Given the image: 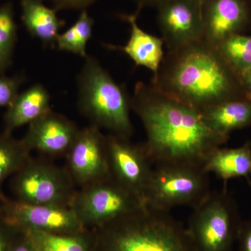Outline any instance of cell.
<instances>
[{
	"label": "cell",
	"mask_w": 251,
	"mask_h": 251,
	"mask_svg": "<svg viewBox=\"0 0 251 251\" xmlns=\"http://www.w3.org/2000/svg\"><path fill=\"white\" fill-rule=\"evenodd\" d=\"M17 227L6 221L0 214V251H8Z\"/></svg>",
	"instance_id": "28"
},
{
	"label": "cell",
	"mask_w": 251,
	"mask_h": 251,
	"mask_svg": "<svg viewBox=\"0 0 251 251\" xmlns=\"http://www.w3.org/2000/svg\"><path fill=\"white\" fill-rule=\"evenodd\" d=\"M251 8V0H250Z\"/></svg>",
	"instance_id": "33"
},
{
	"label": "cell",
	"mask_w": 251,
	"mask_h": 251,
	"mask_svg": "<svg viewBox=\"0 0 251 251\" xmlns=\"http://www.w3.org/2000/svg\"><path fill=\"white\" fill-rule=\"evenodd\" d=\"M237 242L239 251H251V221H242Z\"/></svg>",
	"instance_id": "29"
},
{
	"label": "cell",
	"mask_w": 251,
	"mask_h": 251,
	"mask_svg": "<svg viewBox=\"0 0 251 251\" xmlns=\"http://www.w3.org/2000/svg\"><path fill=\"white\" fill-rule=\"evenodd\" d=\"M25 80V77L23 74L12 76L0 75V108H7L12 103Z\"/></svg>",
	"instance_id": "25"
},
{
	"label": "cell",
	"mask_w": 251,
	"mask_h": 251,
	"mask_svg": "<svg viewBox=\"0 0 251 251\" xmlns=\"http://www.w3.org/2000/svg\"><path fill=\"white\" fill-rule=\"evenodd\" d=\"M106 138L110 176L144 202L153 163L143 145H136L128 138L110 133Z\"/></svg>",
	"instance_id": "11"
},
{
	"label": "cell",
	"mask_w": 251,
	"mask_h": 251,
	"mask_svg": "<svg viewBox=\"0 0 251 251\" xmlns=\"http://www.w3.org/2000/svg\"><path fill=\"white\" fill-rule=\"evenodd\" d=\"M130 106L146 132L143 146L153 165L203 168L211 153L229 140L211 130L199 110L151 83L137 82Z\"/></svg>",
	"instance_id": "1"
},
{
	"label": "cell",
	"mask_w": 251,
	"mask_h": 251,
	"mask_svg": "<svg viewBox=\"0 0 251 251\" xmlns=\"http://www.w3.org/2000/svg\"><path fill=\"white\" fill-rule=\"evenodd\" d=\"M195 1L198 3V4L201 5V6H202L203 2H204V0H194Z\"/></svg>",
	"instance_id": "32"
},
{
	"label": "cell",
	"mask_w": 251,
	"mask_h": 251,
	"mask_svg": "<svg viewBox=\"0 0 251 251\" xmlns=\"http://www.w3.org/2000/svg\"><path fill=\"white\" fill-rule=\"evenodd\" d=\"M0 214L10 224L24 230L61 234L87 230L71 207L27 204L4 193L0 196Z\"/></svg>",
	"instance_id": "9"
},
{
	"label": "cell",
	"mask_w": 251,
	"mask_h": 251,
	"mask_svg": "<svg viewBox=\"0 0 251 251\" xmlns=\"http://www.w3.org/2000/svg\"><path fill=\"white\" fill-rule=\"evenodd\" d=\"M13 198L27 204L71 207L77 186L66 167L30 157L9 180Z\"/></svg>",
	"instance_id": "6"
},
{
	"label": "cell",
	"mask_w": 251,
	"mask_h": 251,
	"mask_svg": "<svg viewBox=\"0 0 251 251\" xmlns=\"http://www.w3.org/2000/svg\"><path fill=\"white\" fill-rule=\"evenodd\" d=\"M157 9V22L168 50L204 39L202 6L194 0H166Z\"/></svg>",
	"instance_id": "12"
},
{
	"label": "cell",
	"mask_w": 251,
	"mask_h": 251,
	"mask_svg": "<svg viewBox=\"0 0 251 251\" xmlns=\"http://www.w3.org/2000/svg\"><path fill=\"white\" fill-rule=\"evenodd\" d=\"M203 169L208 174L214 173L227 182L234 178L251 176V143L248 141L236 148H219L204 162Z\"/></svg>",
	"instance_id": "19"
},
{
	"label": "cell",
	"mask_w": 251,
	"mask_h": 251,
	"mask_svg": "<svg viewBox=\"0 0 251 251\" xmlns=\"http://www.w3.org/2000/svg\"><path fill=\"white\" fill-rule=\"evenodd\" d=\"M93 229L92 251H196L170 211L146 205Z\"/></svg>",
	"instance_id": "3"
},
{
	"label": "cell",
	"mask_w": 251,
	"mask_h": 251,
	"mask_svg": "<svg viewBox=\"0 0 251 251\" xmlns=\"http://www.w3.org/2000/svg\"><path fill=\"white\" fill-rule=\"evenodd\" d=\"M139 14V12L135 11L132 14L120 15L122 21L129 24V39L123 46L106 44L105 47L112 50L121 51L135 63V66L147 68L153 73V76H155L164 58V41L162 37L143 30L138 25Z\"/></svg>",
	"instance_id": "15"
},
{
	"label": "cell",
	"mask_w": 251,
	"mask_h": 251,
	"mask_svg": "<svg viewBox=\"0 0 251 251\" xmlns=\"http://www.w3.org/2000/svg\"><path fill=\"white\" fill-rule=\"evenodd\" d=\"M202 15L204 39L216 46L251 27L250 0H204Z\"/></svg>",
	"instance_id": "14"
},
{
	"label": "cell",
	"mask_w": 251,
	"mask_h": 251,
	"mask_svg": "<svg viewBox=\"0 0 251 251\" xmlns=\"http://www.w3.org/2000/svg\"><path fill=\"white\" fill-rule=\"evenodd\" d=\"M50 94L40 83L31 85L27 90L19 92L6 108L4 117V131L12 133L25 125L51 110Z\"/></svg>",
	"instance_id": "16"
},
{
	"label": "cell",
	"mask_w": 251,
	"mask_h": 251,
	"mask_svg": "<svg viewBox=\"0 0 251 251\" xmlns=\"http://www.w3.org/2000/svg\"><path fill=\"white\" fill-rule=\"evenodd\" d=\"M80 130L76 124L51 109L28 125L22 140L31 151L49 157L65 156Z\"/></svg>",
	"instance_id": "13"
},
{
	"label": "cell",
	"mask_w": 251,
	"mask_h": 251,
	"mask_svg": "<svg viewBox=\"0 0 251 251\" xmlns=\"http://www.w3.org/2000/svg\"><path fill=\"white\" fill-rule=\"evenodd\" d=\"M17 34L14 6L7 1L0 6V75L12 65Z\"/></svg>",
	"instance_id": "23"
},
{
	"label": "cell",
	"mask_w": 251,
	"mask_h": 251,
	"mask_svg": "<svg viewBox=\"0 0 251 251\" xmlns=\"http://www.w3.org/2000/svg\"><path fill=\"white\" fill-rule=\"evenodd\" d=\"M216 47L238 72L251 67V35L244 33L234 34L221 41Z\"/></svg>",
	"instance_id": "24"
},
{
	"label": "cell",
	"mask_w": 251,
	"mask_h": 251,
	"mask_svg": "<svg viewBox=\"0 0 251 251\" xmlns=\"http://www.w3.org/2000/svg\"><path fill=\"white\" fill-rule=\"evenodd\" d=\"M166 0H133L137 5V12L140 13L141 10L145 7L157 8Z\"/></svg>",
	"instance_id": "30"
},
{
	"label": "cell",
	"mask_w": 251,
	"mask_h": 251,
	"mask_svg": "<svg viewBox=\"0 0 251 251\" xmlns=\"http://www.w3.org/2000/svg\"><path fill=\"white\" fill-rule=\"evenodd\" d=\"M77 76V106L90 125L130 139L134 132L130 120L129 95L93 56L87 55Z\"/></svg>",
	"instance_id": "4"
},
{
	"label": "cell",
	"mask_w": 251,
	"mask_h": 251,
	"mask_svg": "<svg viewBox=\"0 0 251 251\" xmlns=\"http://www.w3.org/2000/svg\"><path fill=\"white\" fill-rule=\"evenodd\" d=\"M244 90L251 98V67L240 73Z\"/></svg>",
	"instance_id": "31"
},
{
	"label": "cell",
	"mask_w": 251,
	"mask_h": 251,
	"mask_svg": "<svg viewBox=\"0 0 251 251\" xmlns=\"http://www.w3.org/2000/svg\"><path fill=\"white\" fill-rule=\"evenodd\" d=\"M53 5L54 9L59 10H87L99 0H48Z\"/></svg>",
	"instance_id": "26"
},
{
	"label": "cell",
	"mask_w": 251,
	"mask_h": 251,
	"mask_svg": "<svg viewBox=\"0 0 251 251\" xmlns=\"http://www.w3.org/2000/svg\"><path fill=\"white\" fill-rule=\"evenodd\" d=\"M187 228L196 251H231L242 221L234 198L227 190L211 191L194 208Z\"/></svg>",
	"instance_id": "7"
},
{
	"label": "cell",
	"mask_w": 251,
	"mask_h": 251,
	"mask_svg": "<svg viewBox=\"0 0 251 251\" xmlns=\"http://www.w3.org/2000/svg\"><path fill=\"white\" fill-rule=\"evenodd\" d=\"M145 203L111 176L79 188L71 208L86 229L133 212Z\"/></svg>",
	"instance_id": "8"
},
{
	"label": "cell",
	"mask_w": 251,
	"mask_h": 251,
	"mask_svg": "<svg viewBox=\"0 0 251 251\" xmlns=\"http://www.w3.org/2000/svg\"><path fill=\"white\" fill-rule=\"evenodd\" d=\"M201 115L211 130L229 138L234 130L251 126V98L231 99L203 110Z\"/></svg>",
	"instance_id": "17"
},
{
	"label": "cell",
	"mask_w": 251,
	"mask_h": 251,
	"mask_svg": "<svg viewBox=\"0 0 251 251\" xmlns=\"http://www.w3.org/2000/svg\"><path fill=\"white\" fill-rule=\"evenodd\" d=\"M21 21L29 35L44 45L55 46L65 21L57 10L48 7L43 0H21Z\"/></svg>",
	"instance_id": "18"
},
{
	"label": "cell",
	"mask_w": 251,
	"mask_h": 251,
	"mask_svg": "<svg viewBox=\"0 0 251 251\" xmlns=\"http://www.w3.org/2000/svg\"><path fill=\"white\" fill-rule=\"evenodd\" d=\"M24 231L30 239L36 251H92L90 236L87 230L69 234Z\"/></svg>",
	"instance_id": "21"
},
{
	"label": "cell",
	"mask_w": 251,
	"mask_h": 251,
	"mask_svg": "<svg viewBox=\"0 0 251 251\" xmlns=\"http://www.w3.org/2000/svg\"><path fill=\"white\" fill-rule=\"evenodd\" d=\"M154 166L144 196L148 207L166 211L179 206L194 209L211 192L209 174L202 167L173 163Z\"/></svg>",
	"instance_id": "5"
},
{
	"label": "cell",
	"mask_w": 251,
	"mask_h": 251,
	"mask_svg": "<svg viewBox=\"0 0 251 251\" xmlns=\"http://www.w3.org/2000/svg\"><path fill=\"white\" fill-rule=\"evenodd\" d=\"M68 172L81 188L110 176L106 135L98 127L80 128L65 155Z\"/></svg>",
	"instance_id": "10"
},
{
	"label": "cell",
	"mask_w": 251,
	"mask_h": 251,
	"mask_svg": "<svg viewBox=\"0 0 251 251\" xmlns=\"http://www.w3.org/2000/svg\"><path fill=\"white\" fill-rule=\"evenodd\" d=\"M151 84L201 112L248 96L240 73L204 39L168 50Z\"/></svg>",
	"instance_id": "2"
},
{
	"label": "cell",
	"mask_w": 251,
	"mask_h": 251,
	"mask_svg": "<svg viewBox=\"0 0 251 251\" xmlns=\"http://www.w3.org/2000/svg\"><path fill=\"white\" fill-rule=\"evenodd\" d=\"M94 21L87 10L81 11L80 16L67 31L59 34L55 46L60 51L70 52L85 59L88 54L87 45L93 33Z\"/></svg>",
	"instance_id": "22"
},
{
	"label": "cell",
	"mask_w": 251,
	"mask_h": 251,
	"mask_svg": "<svg viewBox=\"0 0 251 251\" xmlns=\"http://www.w3.org/2000/svg\"><path fill=\"white\" fill-rule=\"evenodd\" d=\"M8 251H36V249L27 233L17 227Z\"/></svg>",
	"instance_id": "27"
},
{
	"label": "cell",
	"mask_w": 251,
	"mask_h": 251,
	"mask_svg": "<svg viewBox=\"0 0 251 251\" xmlns=\"http://www.w3.org/2000/svg\"><path fill=\"white\" fill-rule=\"evenodd\" d=\"M30 150L21 139L3 130L0 133V196L4 183L31 157Z\"/></svg>",
	"instance_id": "20"
}]
</instances>
